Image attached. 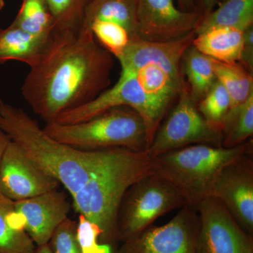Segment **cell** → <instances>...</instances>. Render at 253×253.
Instances as JSON below:
<instances>
[{
    "mask_svg": "<svg viewBox=\"0 0 253 253\" xmlns=\"http://www.w3.org/2000/svg\"><path fill=\"white\" fill-rule=\"evenodd\" d=\"M113 56L89 30L78 34L44 62L31 68L21 86L23 97L46 123L90 102L111 84Z\"/></svg>",
    "mask_w": 253,
    "mask_h": 253,
    "instance_id": "cell-1",
    "label": "cell"
},
{
    "mask_svg": "<svg viewBox=\"0 0 253 253\" xmlns=\"http://www.w3.org/2000/svg\"><path fill=\"white\" fill-rule=\"evenodd\" d=\"M0 130L35 164L62 184L71 196L87 182L113 149L86 151L55 140L24 110L1 99Z\"/></svg>",
    "mask_w": 253,
    "mask_h": 253,
    "instance_id": "cell-2",
    "label": "cell"
},
{
    "mask_svg": "<svg viewBox=\"0 0 253 253\" xmlns=\"http://www.w3.org/2000/svg\"><path fill=\"white\" fill-rule=\"evenodd\" d=\"M154 172L153 158L146 151L114 148L107 160L72 196L78 214L99 227L100 244L114 250L118 242V211L123 196L134 182Z\"/></svg>",
    "mask_w": 253,
    "mask_h": 253,
    "instance_id": "cell-3",
    "label": "cell"
},
{
    "mask_svg": "<svg viewBox=\"0 0 253 253\" xmlns=\"http://www.w3.org/2000/svg\"><path fill=\"white\" fill-rule=\"evenodd\" d=\"M252 139L234 148L194 144L153 158L154 172L171 183L196 209L211 196L213 184L226 166L253 151Z\"/></svg>",
    "mask_w": 253,
    "mask_h": 253,
    "instance_id": "cell-4",
    "label": "cell"
},
{
    "mask_svg": "<svg viewBox=\"0 0 253 253\" xmlns=\"http://www.w3.org/2000/svg\"><path fill=\"white\" fill-rule=\"evenodd\" d=\"M42 129L55 140L86 151L125 148L143 152L149 147L142 118L128 106L113 108L76 124L48 123Z\"/></svg>",
    "mask_w": 253,
    "mask_h": 253,
    "instance_id": "cell-5",
    "label": "cell"
},
{
    "mask_svg": "<svg viewBox=\"0 0 253 253\" xmlns=\"http://www.w3.org/2000/svg\"><path fill=\"white\" fill-rule=\"evenodd\" d=\"M187 206L181 193L155 172L127 189L118 208L117 240L124 242L152 226L158 217Z\"/></svg>",
    "mask_w": 253,
    "mask_h": 253,
    "instance_id": "cell-6",
    "label": "cell"
},
{
    "mask_svg": "<svg viewBox=\"0 0 253 253\" xmlns=\"http://www.w3.org/2000/svg\"><path fill=\"white\" fill-rule=\"evenodd\" d=\"M194 144L222 146V136L203 117L185 85L167 119L158 126L146 152L154 158Z\"/></svg>",
    "mask_w": 253,
    "mask_h": 253,
    "instance_id": "cell-7",
    "label": "cell"
},
{
    "mask_svg": "<svg viewBox=\"0 0 253 253\" xmlns=\"http://www.w3.org/2000/svg\"><path fill=\"white\" fill-rule=\"evenodd\" d=\"M120 106L130 107L140 115L146 126L149 147L163 118L146 97L135 75L129 70L121 69V76L112 87L90 102L61 113L54 123L71 125L84 122Z\"/></svg>",
    "mask_w": 253,
    "mask_h": 253,
    "instance_id": "cell-8",
    "label": "cell"
},
{
    "mask_svg": "<svg viewBox=\"0 0 253 253\" xmlns=\"http://www.w3.org/2000/svg\"><path fill=\"white\" fill-rule=\"evenodd\" d=\"M199 228L197 211L185 206L167 224L150 226L113 253H198Z\"/></svg>",
    "mask_w": 253,
    "mask_h": 253,
    "instance_id": "cell-9",
    "label": "cell"
},
{
    "mask_svg": "<svg viewBox=\"0 0 253 253\" xmlns=\"http://www.w3.org/2000/svg\"><path fill=\"white\" fill-rule=\"evenodd\" d=\"M196 209L199 220L198 253H253V236L217 198L208 196Z\"/></svg>",
    "mask_w": 253,
    "mask_h": 253,
    "instance_id": "cell-10",
    "label": "cell"
},
{
    "mask_svg": "<svg viewBox=\"0 0 253 253\" xmlns=\"http://www.w3.org/2000/svg\"><path fill=\"white\" fill-rule=\"evenodd\" d=\"M136 38L163 42L175 41L196 31L198 11L178 9L174 0H136Z\"/></svg>",
    "mask_w": 253,
    "mask_h": 253,
    "instance_id": "cell-11",
    "label": "cell"
},
{
    "mask_svg": "<svg viewBox=\"0 0 253 253\" xmlns=\"http://www.w3.org/2000/svg\"><path fill=\"white\" fill-rule=\"evenodd\" d=\"M253 153L226 166L213 184L211 196L225 206L239 225L253 236Z\"/></svg>",
    "mask_w": 253,
    "mask_h": 253,
    "instance_id": "cell-12",
    "label": "cell"
},
{
    "mask_svg": "<svg viewBox=\"0 0 253 253\" xmlns=\"http://www.w3.org/2000/svg\"><path fill=\"white\" fill-rule=\"evenodd\" d=\"M59 184L10 141L0 163V191L4 198L23 201L58 189Z\"/></svg>",
    "mask_w": 253,
    "mask_h": 253,
    "instance_id": "cell-13",
    "label": "cell"
},
{
    "mask_svg": "<svg viewBox=\"0 0 253 253\" xmlns=\"http://www.w3.org/2000/svg\"><path fill=\"white\" fill-rule=\"evenodd\" d=\"M25 231L36 246L49 244L58 226L68 217L71 204L58 189L14 202Z\"/></svg>",
    "mask_w": 253,
    "mask_h": 253,
    "instance_id": "cell-14",
    "label": "cell"
},
{
    "mask_svg": "<svg viewBox=\"0 0 253 253\" xmlns=\"http://www.w3.org/2000/svg\"><path fill=\"white\" fill-rule=\"evenodd\" d=\"M73 38L56 33L34 34L10 24L0 29V64L11 61L35 67L49 59L60 46Z\"/></svg>",
    "mask_w": 253,
    "mask_h": 253,
    "instance_id": "cell-15",
    "label": "cell"
},
{
    "mask_svg": "<svg viewBox=\"0 0 253 253\" xmlns=\"http://www.w3.org/2000/svg\"><path fill=\"white\" fill-rule=\"evenodd\" d=\"M127 70L135 75L146 97L164 119L172 103L186 85L184 78L176 77L166 68L151 62L143 63Z\"/></svg>",
    "mask_w": 253,
    "mask_h": 253,
    "instance_id": "cell-16",
    "label": "cell"
},
{
    "mask_svg": "<svg viewBox=\"0 0 253 253\" xmlns=\"http://www.w3.org/2000/svg\"><path fill=\"white\" fill-rule=\"evenodd\" d=\"M244 31L229 27L212 28L196 35L192 45L203 54L224 63H239Z\"/></svg>",
    "mask_w": 253,
    "mask_h": 253,
    "instance_id": "cell-17",
    "label": "cell"
},
{
    "mask_svg": "<svg viewBox=\"0 0 253 253\" xmlns=\"http://www.w3.org/2000/svg\"><path fill=\"white\" fill-rule=\"evenodd\" d=\"M36 248L15 211L14 202L0 198V253H35Z\"/></svg>",
    "mask_w": 253,
    "mask_h": 253,
    "instance_id": "cell-18",
    "label": "cell"
},
{
    "mask_svg": "<svg viewBox=\"0 0 253 253\" xmlns=\"http://www.w3.org/2000/svg\"><path fill=\"white\" fill-rule=\"evenodd\" d=\"M253 26V0H224L200 21L195 33L212 28L229 27L246 31Z\"/></svg>",
    "mask_w": 253,
    "mask_h": 253,
    "instance_id": "cell-19",
    "label": "cell"
},
{
    "mask_svg": "<svg viewBox=\"0 0 253 253\" xmlns=\"http://www.w3.org/2000/svg\"><path fill=\"white\" fill-rule=\"evenodd\" d=\"M182 71L189 83L191 97L197 104L217 81L212 58L191 44L183 56Z\"/></svg>",
    "mask_w": 253,
    "mask_h": 253,
    "instance_id": "cell-20",
    "label": "cell"
},
{
    "mask_svg": "<svg viewBox=\"0 0 253 253\" xmlns=\"http://www.w3.org/2000/svg\"><path fill=\"white\" fill-rule=\"evenodd\" d=\"M96 19L119 23L128 31L130 40L136 38V0H91L82 26Z\"/></svg>",
    "mask_w": 253,
    "mask_h": 253,
    "instance_id": "cell-21",
    "label": "cell"
},
{
    "mask_svg": "<svg viewBox=\"0 0 253 253\" xmlns=\"http://www.w3.org/2000/svg\"><path fill=\"white\" fill-rule=\"evenodd\" d=\"M217 81L224 86L231 98V109L243 104L253 94V77L239 63H224L212 59Z\"/></svg>",
    "mask_w": 253,
    "mask_h": 253,
    "instance_id": "cell-22",
    "label": "cell"
},
{
    "mask_svg": "<svg viewBox=\"0 0 253 253\" xmlns=\"http://www.w3.org/2000/svg\"><path fill=\"white\" fill-rule=\"evenodd\" d=\"M221 131L223 147H236L252 138L253 94L243 104L229 109L223 121Z\"/></svg>",
    "mask_w": 253,
    "mask_h": 253,
    "instance_id": "cell-23",
    "label": "cell"
},
{
    "mask_svg": "<svg viewBox=\"0 0 253 253\" xmlns=\"http://www.w3.org/2000/svg\"><path fill=\"white\" fill-rule=\"evenodd\" d=\"M58 34L74 38L81 30L84 12L91 0H45Z\"/></svg>",
    "mask_w": 253,
    "mask_h": 253,
    "instance_id": "cell-24",
    "label": "cell"
},
{
    "mask_svg": "<svg viewBox=\"0 0 253 253\" xmlns=\"http://www.w3.org/2000/svg\"><path fill=\"white\" fill-rule=\"evenodd\" d=\"M11 25L34 34L56 33L45 0H22L21 7Z\"/></svg>",
    "mask_w": 253,
    "mask_h": 253,
    "instance_id": "cell-25",
    "label": "cell"
},
{
    "mask_svg": "<svg viewBox=\"0 0 253 253\" xmlns=\"http://www.w3.org/2000/svg\"><path fill=\"white\" fill-rule=\"evenodd\" d=\"M81 30L91 31L100 45L117 59L122 56L130 41L126 28L113 21L93 20L82 26Z\"/></svg>",
    "mask_w": 253,
    "mask_h": 253,
    "instance_id": "cell-26",
    "label": "cell"
},
{
    "mask_svg": "<svg viewBox=\"0 0 253 253\" xmlns=\"http://www.w3.org/2000/svg\"><path fill=\"white\" fill-rule=\"evenodd\" d=\"M197 108L208 124L221 131L224 118L231 109V98L224 86L217 81L198 103Z\"/></svg>",
    "mask_w": 253,
    "mask_h": 253,
    "instance_id": "cell-27",
    "label": "cell"
},
{
    "mask_svg": "<svg viewBox=\"0 0 253 253\" xmlns=\"http://www.w3.org/2000/svg\"><path fill=\"white\" fill-rule=\"evenodd\" d=\"M101 231L96 224L79 214L76 236L82 253H113L111 246L99 242Z\"/></svg>",
    "mask_w": 253,
    "mask_h": 253,
    "instance_id": "cell-28",
    "label": "cell"
},
{
    "mask_svg": "<svg viewBox=\"0 0 253 253\" xmlns=\"http://www.w3.org/2000/svg\"><path fill=\"white\" fill-rule=\"evenodd\" d=\"M77 221L67 218L55 230L49 241L53 253H82L78 244Z\"/></svg>",
    "mask_w": 253,
    "mask_h": 253,
    "instance_id": "cell-29",
    "label": "cell"
},
{
    "mask_svg": "<svg viewBox=\"0 0 253 253\" xmlns=\"http://www.w3.org/2000/svg\"><path fill=\"white\" fill-rule=\"evenodd\" d=\"M239 63L253 73V26L244 31V44Z\"/></svg>",
    "mask_w": 253,
    "mask_h": 253,
    "instance_id": "cell-30",
    "label": "cell"
},
{
    "mask_svg": "<svg viewBox=\"0 0 253 253\" xmlns=\"http://www.w3.org/2000/svg\"><path fill=\"white\" fill-rule=\"evenodd\" d=\"M194 1L196 11L201 15V19L214 10L217 3V0H194Z\"/></svg>",
    "mask_w": 253,
    "mask_h": 253,
    "instance_id": "cell-31",
    "label": "cell"
},
{
    "mask_svg": "<svg viewBox=\"0 0 253 253\" xmlns=\"http://www.w3.org/2000/svg\"><path fill=\"white\" fill-rule=\"evenodd\" d=\"M11 141L9 136L6 135L4 132L0 130V163H1V158H2L3 154H4V150L6 149V146ZM0 198H4L0 191Z\"/></svg>",
    "mask_w": 253,
    "mask_h": 253,
    "instance_id": "cell-32",
    "label": "cell"
},
{
    "mask_svg": "<svg viewBox=\"0 0 253 253\" xmlns=\"http://www.w3.org/2000/svg\"><path fill=\"white\" fill-rule=\"evenodd\" d=\"M179 9L184 11H197L194 0H177Z\"/></svg>",
    "mask_w": 253,
    "mask_h": 253,
    "instance_id": "cell-33",
    "label": "cell"
},
{
    "mask_svg": "<svg viewBox=\"0 0 253 253\" xmlns=\"http://www.w3.org/2000/svg\"><path fill=\"white\" fill-rule=\"evenodd\" d=\"M35 253H53L52 250L50 247L49 244L37 246Z\"/></svg>",
    "mask_w": 253,
    "mask_h": 253,
    "instance_id": "cell-34",
    "label": "cell"
},
{
    "mask_svg": "<svg viewBox=\"0 0 253 253\" xmlns=\"http://www.w3.org/2000/svg\"><path fill=\"white\" fill-rule=\"evenodd\" d=\"M5 5L4 0H0V11L4 8Z\"/></svg>",
    "mask_w": 253,
    "mask_h": 253,
    "instance_id": "cell-35",
    "label": "cell"
}]
</instances>
